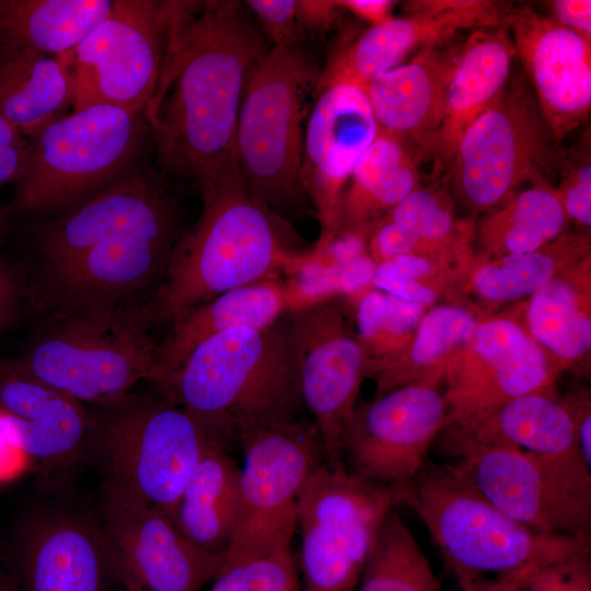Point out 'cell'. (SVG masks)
<instances>
[{
  "mask_svg": "<svg viewBox=\"0 0 591 591\" xmlns=\"http://www.w3.org/2000/svg\"><path fill=\"white\" fill-rule=\"evenodd\" d=\"M459 49H420L410 61L375 77L364 88L379 130L425 152L442 119Z\"/></svg>",
  "mask_w": 591,
  "mask_h": 591,
  "instance_id": "24",
  "label": "cell"
},
{
  "mask_svg": "<svg viewBox=\"0 0 591 591\" xmlns=\"http://www.w3.org/2000/svg\"><path fill=\"white\" fill-rule=\"evenodd\" d=\"M431 269L432 263L428 257L407 254L378 263L374 271L417 280Z\"/></svg>",
  "mask_w": 591,
  "mask_h": 591,
  "instance_id": "49",
  "label": "cell"
},
{
  "mask_svg": "<svg viewBox=\"0 0 591 591\" xmlns=\"http://www.w3.org/2000/svg\"><path fill=\"white\" fill-rule=\"evenodd\" d=\"M271 46H296L298 1L248 0L244 2Z\"/></svg>",
  "mask_w": 591,
  "mask_h": 591,
  "instance_id": "42",
  "label": "cell"
},
{
  "mask_svg": "<svg viewBox=\"0 0 591 591\" xmlns=\"http://www.w3.org/2000/svg\"><path fill=\"white\" fill-rule=\"evenodd\" d=\"M359 591H442L414 534L391 508L375 532Z\"/></svg>",
  "mask_w": 591,
  "mask_h": 591,
  "instance_id": "35",
  "label": "cell"
},
{
  "mask_svg": "<svg viewBox=\"0 0 591 591\" xmlns=\"http://www.w3.org/2000/svg\"><path fill=\"white\" fill-rule=\"evenodd\" d=\"M304 407L314 417L325 462H344V440L369 361L367 347L348 328L334 299L291 306Z\"/></svg>",
  "mask_w": 591,
  "mask_h": 591,
  "instance_id": "16",
  "label": "cell"
},
{
  "mask_svg": "<svg viewBox=\"0 0 591 591\" xmlns=\"http://www.w3.org/2000/svg\"><path fill=\"white\" fill-rule=\"evenodd\" d=\"M514 57L506 26L474 30L460 46L440 126L424 152L437 166H451L465 130L507 84Z\"/></svg>",
  "mask_w": 591,
  "mask_h": 591,
  "instance_id": "25",
  "label": "cell"
},
{
  "mask_svg": "<svg viewBox=\"0 0 591 591\" xmlns=\"http://www.w3.org/2000/svg\"><path fill=\"white\" fill-rule=\"evenodd\" d=\"M526 576L510 575L484 578L460 586V589L461 591H522V580Z\"/></svg>",
  "mask_w": 591,
  "mask_h": 591,
  "instance_id": "52",
  "label": "cell"
},
{
  "mask_svg": "<svg viewBox=\"0 0 591 591\" xmlns=\"http://www.w3.org/2000/svg\"><path fill=\"white\" fill-rule=\"evenodd\" d=\"M27 313L150 303L182 235L179 197L146 161L59 210L25 218Z\"/></svg>",
  "mask_w": 591,
  "mask_h": 591,
  "instance_id": "1",
  "label": "cell"
},
{
  "mask_svg": "<svg viewBox=\"0 0 591 591\" xmlns=\"http://www.w3.org/2000/svg\"><path fill=\"white\" fill-rule=\"evenodd\" d=\"M453 468L510 519L547 534L590 536L591 470L506 445L451 453Z\"/></svg>",
  "mask_w": 591,
  "mask_h": 591,
  "instance_id": "14",
  "label": "cell"
},
{
  "mask_svg": "<svg viewBox=\"0 0 591 591\" xmlns=\"http://www.w3.org/2000/svg\"><path fill=\"white\" fill-rule=\"evenodd\" d=\"M240 510L221 566L290 548L297 499L309 475L325 462L315 424L293 421L243 429Z\"/></svg>",
  "mask_w": 591,
  "mask_h": 591,
  "instance_id": "12",
  "label": "cell"
},
{
  "mask_svg": "<svg viewBox=\"0 0 591 591\" xmlns=\"http://www.w3.org/2000/svg\"><path fill=\"white\" fill-rule=\"evenodd\" d=\"M99 522L121 582L150 591H198L213 580L222 556L193 544L164 511L102 488Z\"/></svg>",
  "mask_w": 591,
  "mask_h": 591,
  "instance_id": "17",
  "label": "cell"
},
{
  "mask_svg": "<svg viewBox=\"0 0 591 591\" xmlns=\"http://www.w3.org/2000/svg\"><path fill=\"white\" fill-rule=\"evenodd\" d=\"M557 171L560 184L555 188L567 218L591 225V152L590 132H584L575 147L561 151Z\"/></svg>",
  "mask_w": 591,
  "mask_h": 591,
  "instance_id": "39",
  "label": "cell"
},
{
  "mask_svg": "<svg viewBox=\"0 0 591 591\" xmlns=\"http://www.w3.org/2000/svg\"><path fill=\"white\" fill-rule=\"evenodd\" d=\"M123 583L125 586V591H150L132 582L124 581Z\"/></svg>",
  "mask_w": 591,
  "mask_h": 591,
  "instance_id": "55",
  "label": "cell"
},
{
  "mask_svg": "<svg viewBox=\"0 0 591 591\" xmlns=\"http://www.w3.org/2000/svg\"><path fill=\"white\" fill-rule=\"evenodd\" d=\"M567 221L558 195L548 183L513 194L486 218L479 241L497 256L536 252L563 234Z\"/></svg>",
  "mask_w": 591,
  "mask_h": 591,
  "instance_id": "33",
  "label": "cell"
},
{
  "mask_svg": "<svg viewBox=\"0 0 591 591\" xmlns=\"http://www.w3.org/2000/svg\"><path fill=\"white\" fill-rule=\"evenodd\" d=\"M478 323L472 312L439 305L422 315L409 348L401 356L370 359L367 374L376 382V396L398 386L443 376L439 364L472 340Z\"/></svg>",
  "mask_w": 591,
  "mask_h": 591,
  "instance_id": "31",
  "label": "cell"
},
{
  "mask_svg": "<svg viewBox=\"0 0 591 591\" xmlns=\"http://www.w3.org/2000/svg\"><path fill=\"white\" fill-rule=\"evenodd\" d=\"M338 5L335 1H298V21L310 27H325L335 18Z\"/></svg>",
  "mask_w": 591,
  "mask_h": 591,
  "instance_id": "51",
  "label": "cell"
},
{
  "mask_svg": "<svg viewBox=\"0 0 591 591\" xmlns=\"http://www.w3.org/2000/svg\"><path fill=\"white\" fill-rule=\"evenodd\" d=\"M86 408V459L100 468L102 488L134 497L171 518L202 456L233 445L161 394L129 391Z\"/></svg>",
  "mask_w": 591,
  "mask_h": 591,
  "instance_id": "5",
  "label": "cell"
},
{
  "mask_svg": "<svg viewBox=\"0 0 591 591\" xmlns=\"http://www.w3.org/2000/svg\"><path fill=\"white\" fill-rule=\"evenodd\" d=\"M73 106L69 73L60 57L0 58V115L32 138Z\"/></svg>",
  "mask_w": 591,
  "mask_h": 591,
  "instance_id": "30",
  "label": "cell"
},
{
  "mask_svg": "<svg viewBox=\"0 0 591 591\" xmlns=\"http://www.w3.org/2000/svg\"><path fill=\"white\" fill-rule=\"evenodd\" d=\"M447 428L451 429L443 442L445 453L471 445H506L544 459L587 466L571 418L554 392L515 397L480 418Z\"/></svg>",
  "mask_w": 591,
  "mask_h": 591,
  "instance_id": "26",
  "label": "cell"
},
{
  "mask_svg": "<svg viewBox=\"0 0 591 591\" xmlns=\"http://www.w3.org/2000/svg\"><path fill=\"white\" fill-rule=\"evenodd\" d=\"M155 385L232 444L245 428L298 421L304 404L289 311L206 339Z\"/></svg>",
  "mask_w": 591,
  "mask_h": 591,
  "instance_id": "3",
  "label": "cell"
},
{
  "mask_svg": "<svg viewBox=\"0 0 591 591\" xmlns=\"http://www.w3.org/2000/svg\"><path fill=\"white\" fill-rule=\"evenodd\" d=\"M240 488L241 468L229 450L208 451L183 489L174 524L200 549L223 558L237 522Z\"/></svg>",
  "mask_w": 591,
  "mask_h": 591,
  "instance_id": "29",
  "label": "cell"
},
{
  "mask_svg": "<svg viewBox=\"0 0 591 591\" xmlns=\"http://www.w3.org/2000/svg\"><path fill=\"white\" fill-rule=\"evenodd\" d=\"M27 296L23 265L0 254V337L27 313Z\"/></svg>",
  "mask_w": 591,
  "mask_h": 591,
  "instance_id": "43",
  "label": "cell"
},
{
  "mask_svg": "<svg viewBox=\"0 0 591 591\" xmlns=\"http://www.w3.org/2000/svg\"><path fill=\"white\" fill-rule=\"evenodd\" d=\"M573 424L577 444L586 465L591 468V414L587 393L576 392L561 401Z\"/></svg>",
  "mask_w": 591,
  "mask_h": 591,
  "instance_id": "47",
  "label": "cell"
},
{
  "mask_svg": "<svg viewBox=\"0 0 591 591\" xmlns=\"http://www.w3.org/2000/svg\"><path fill=\"white\" fill-rule=\"evenodd\" d=\"M198 193L201 213L176 242L149 303L158 326L229 290L297 273L316 257L286 244L279 219L248 193L239 172Z\"/></svg>",
  "mask_w": 591,
  "mask_h": 591,
  "instance_id": "4",
  "label": "cell"
},
{
  "mask_svg": "<svg viewBox=\"0 0 591 591\" xmlns=\"http://www.w3.org/2000/svg\"><path fill=\"white\" fill-rule=\"evenodd\" d=\"M548 3L555 21L591 38L590 0H554Z\"/></svg>",
  "mask_w": 591,
  "mask_h": 591,
  "instance_id": "48",
  "label": "cell"
},
{
  "mask_svg": "<svg viewBox=\"0 0 591 591\" xmlns=\"http://www.w3.org/2000/svg\"><path fill=\"white\" fill-rule=\"evenodd\" d=\"M30 147V138L0 115V189L21 179L26 170Z\"/></svg>",
  "mask_w": 591,
  "mask_h": 591,
  "instance_id": "44",
  "label": "cell"
},
{
  "mask_svg": "<svg viewBox=\"0 0 591 591\" xmlns=\"http://www.w3.org/2000/svg\"><path fill=\"white\" fill-rule=\"evenodd\" d=\"M210 591H303L290 548L221 566Z\"/></svg>",
  "mask_w": 591,
  "mask_h": 591,
  "instance_id": "38",
  "label": "cell"
},
{
  "mask_svg": "<svg viewBox=\"0 0 591 591\" xmlns=\"http://www.w3.org/2000/svg\"><path fill=\"white\" fill-rule=\"evenodd\" d=\"M404 228L422 245L425 252L449 246L455 233L450 205L437 190L415 188L385 217Z\"/></svg>",
  "mask_w": 591,
  "mask_h": 591,
  "instance_id": "37",
  "label": "cell"
},
{
  "mask_svg": "<svg viewBox=\"0 0 591 591\" xmlns=\"http://www.w3.org/2000/svg\"><path fill=\"white\" fill-rule=\"evenodd\" d=\"M439 382L405 384L357 406L346 432L348 470L387 487L394 501L421 471L429 447L448 426L449 405Z\"/></svg>",
  "mask_w": 591,
  "mask_h": 591,
  "instance_id": "15",
  "label": "cell"
},
{
  "mask_svg": "<svg viewBox=\"0 0 591 591\" xmlns=\"http://www.w3.org/2000/svg\"><path fill=\"white\" fill-rule=\"evenodd\" d=\"M317 93L304 134L302 178L316 216L332 231L340 218L343 189L379 127L360 88L340 83Z\"/></svg>",
  "mask_w": 591,
  "mask_h": 591,
  "instance_id": "20",
  "label": "cell"
},
{
  "mask_svg": "<svg viewBox=\"0 0 591 591\" xmlns=\"http://www.w3.org/2000/svg\"><path fill=\"white\" fill-rule=\"evenodd\" d=\"M16 554L22 591H106L113 573L99 520L71 509L31 513L18 532Z\"/></svg>",
  "mask_w": 591,
  "mask_h": 591,
  "instance_id": "21",
  "label": "cell"
},
{
  "mask_svg": "<svg viewBox=\"0 0 591 591\" xmlns=\"http://www.w3.org/2000/svg\"><path fill=\"white\" fill-rule=\"evenodd\" d=\"M0 414L12 445L34 461L59 467L86 457V406L37 379L18 359L0 358Z\"/></svg>",
  "mask_w": 591,
  "mask_h": 591,
  "instance_id": "23",
  "label": "cell"
},
{
  "mask_svg": "<svg viewBox=\"0 0 591 591\" xmlns=\"http://www.w3.org/2000/svg\"><path fill=\"white\" fill-rule=\"evenodd\" d=\"M392 491L323 462L297 499L303 591H354L375 532L394 507Z\"/></svg>",
  "mask_w": 591,
  "mask_h": 591,
  "instance_id": "13",
  "label": "cell"
},
{
  "mask_svg": "<svg viewBox=\"0 0 591 591\" xmlns=\"http://www.w3.org/2000/svg\"><path fill=\"white\" fill-rule=\"evenodd\" d=\"M375 223L371 229L370 247L374 259H379V263L407 254L425 256L422 245L404 228L385 218Z\"/></svg>",
  "mask_w": 591,
  "mask_h": 591,
  "instance_id": "45",
  "label": "cell"
},
{
  "mask_svg": "<svg viewBox=\"0 0 591 591\" xmlns=\"http://www.w3.org/2000/svg\"><path fill=\"white\" fill-rule=\"evenodd\" d=\"M350 179L340 217L364 227L380 220L417 187V160L406 142L378 130Z\"/></svg>",
  "mask_w": 591,
  "mask_h": 591,
  "instance_id": "32",
  "label": "cell"
},
{
  "mask_svg": "<svg viewBox=\"0 0 591 591\" xmlns=\"http://www.w3.org/2000/svg\"><path fill=\"white\" fill-rule=\"evenodd\" d=\"M560 144L520 69L471 124L450 170L461 198L473 209L505 202L523 183H548L557 171Z\"/></svg>",
  "mask_w": 591,
  "mask_h": 591,
  "instance_id": "10",
  "label": "cell"
},
{
  "mask_svg": "<svg viewBox=\"0 0 591 591\" xmlns=\"http://www.w3.org/2000/svg\"><path fill=\"white\" fill-rule=\"evenodd\" d=\"M0 591H18V589L10 579L0 577Z\"/></svg>",
  "mask_w": 591,
  "mask_h": 591,
  "instance_id": "54",
  "label": "cell"
},
{
  "mask_svg": "<svg viewBox=\"0 0 591 591\" xmlns=\"http://www.w3.org/2000/svg\"><path fill=\"white\" fill-rule=\"evenodd\" d=\"M338 8H345L372 25L393 18L394 2L390 0H343L335 1Z\"/></svg>",
  "mask_w": 591,
  "mask_h": 591,
  "instance_id": "50",
  "label": "cell"
},
{
  "mask_svg": "<svg viewBox=\"0 0 591 591\" xmlns=\"http://www.w3.org/2000/svg\"><path fill=\"white\" fill-rule=\"evenodd\" d=\"M588 245L587 235L561 234L536 252L499 256L478 268L473 278L474 289L493 302L532 296L557 276L560 267L583 255Z\"/></svg>",
  "mask_w": 591,
  "mask_h": 591,
  "instance_id": "36",
  "label": "cell"
},
{
  "mask_svg": "<svg viewBox=\"0 0 591 591\" xmlns=\"http://www.w3.org/2000/svg\"><path fill=\"white\" fill-rule=\"evenodd\" d=\"M372 281L387 294L422 306L433 303L437 299V293L430 287L415 279L374 271Z\"/></svg>",
  "mask_w": 591,
  "mask_h": 591,
  "instance_id": "46",
  "label": "cell"
},
{
  "mask_svg": "<svg viewBox=\"0 0 591 591\" xmlns=\"http://www.w3.org/2000/svg\"><path fill=\"white\" fill-rule=\"evenodd\" d=\"M395 503L407 505L422 521L459 587L590 556V536L524 526L486 500L451 464L426 462Z\"/></svg>",
  "mask_w": 591,
  "mask_h": 591,
  "instance_id": "6",
  "label": "cell"
},
{
  "mask_svg": "<svg viewBox=\"0 0 591 591\" xmlns=\"http://www.w3.org/2000/svg\"><path fill=\"white\" fill-rule=\"evenodd\" d=\"M148 304L38 320L16 358L44 383L83 405L117 398L151 380L160 339Z\"/></svg>",
  "mask_w": 591,
  "mask_h": 591,
  "instance_id": "8",
  "label": "cell"
},
{
  "mask_svg": "<svg viewBox=\"0 0 591 591\" xmlns=\"http://www.w3.org/2000/svg\"><path fill=\"white\" fill-rule=\"evenodd\" d=\"M406 14L371 25L339 54L320 76L316 91L333 84L364 88L378 76L399 66L416 48L445 44L456 32L486 25L477 0H418L404 4Z\"/></svg>",
  "mask_w": 591,
  "mask_h": 591,
  "instance_id": "22",
  "label": "cell"
},
{
  "mask_svg": "<svg viewBox=\"0 0 591 591\" xmlns=\"http://www.w3.org/2000/svg\"><path fill=\"white\" fill-rule=\"evenodd\" d=\"M505 26L560 144L591 111V38L525 4L507 8Z\"/></svg>",
  "mask_w": 591,
  "mask_h": 591,
  "instance_id": "19",
  "label": "cell"
},
{
  "mask_svg": "<svg viewBox=\"0 0 591 591\" xmlns=\"http://www.w3.org/2000/svg\"><path fill=\"white\" fill-rule=\"evenodd\" d=\"M467 347L474 358L453 361L445 374L448 426L480 418L525 394L553 392L557 367L517 322L478 323Z\"/></svg>",
  "mask_w": 591,
  "mask_h": 591,
  "instance_id": "18",
  "label": "cell"
},
{
  "mask_svg": "<svg viewBox=\"0 0 591 591\" xmlns=\"http://www.w3.org/2000/svg\"><path fill=\"white\" fill-rule=\"evenodd\" d=\"M179 0H113L107 15L60 57L73 109L105 104L143 113L157 89Z\"/></svg>",
  "mask_w": 591,
  "mask_h": 591,
  "instance_id": "11",
  "label": "cell"
},
{
  "mask_svg": "<svg viewBox=\"0 0 591 591\" xmlns=\"http://www.w3.org/2000/svg\"><path fill=\"white\" fill-rule=\"evenodd\" d=\"M245 3L179 0L143 114L159 170L197 192L239 172L235 131L248 80L271 48Z\"/></svg>",
  "mask_w": 591,
  "mask_h": 591,
  "instance_id": "2",
  "label": "cell"
},
{
  "mask_svg": "<svg viewBox=\"0 0 591 591\" xmlns=\"http://www.w3.org/2000/svg\"><path fill=\"white\" fill-rule=\"evenodd\" d=\"M317 68L297 46H271L241 104L235 160L248 193L278 219L316 215L302 178L306 95Z\"/></svg>",
  "mask_w": 591,
  "mask_h": 591,
  "instance_id": "7",
  "label": "cell"
},
{
  "mask_svg": "<svg viewBox=\"0 0 591 591\" xmlns=\"http://www.w3.org/2000/svg\"><path fill=\"white\" fill-rule=\"evenodd\" d=\"M287 288L269 278L223 292L170 323L160 339L151 381L160 383L206 339L225 331L267 326L290 310Z\"/></svg>",
  "mask_w": 591,
  "mask_h": 591,
  "instance_id": "27",
  "label": "cell"
},
{
  "mask_svg": "<svg viewBox=\"0 0 591 591\" xmlns=\"http://www.w3.org/2000/svg\"><path fill=\"white\" fill-rule=\"evenodd\" d=\"M522 591H591L590 556L545 565L522 580Z\"/></svg>",
  "mask_w": 591,
  "mask_h": 591,
  "instance_id": "41",
  "label": "cell"
},
{
  "mask_svg": "<svg viewBox=\"0 0 591 591\" xmlns=\"http://www.w3.org/2000/svg\"><path fill=\"white\" fill-rule=\"evenodd\" d=\"M589 308L587 286L558 274L531 296L526 331L558 364L576 361L591 347Z\"/></svg>",
  "mask_w": 591,
  "mask_h": 591,
  "instance_id": "34",
  "label": "cell"
},
{
  "mask_svg": "<svg viewBox=\"0 0 591 591\" xmlns=\"http://www.w3.org/2000/svg\"><path fill=\"white\" fill-rule=\"evenodd\" d=\"M113 0H0V58L61 57L107 15Z\"/></svg>",
  "mask_w": 591,
  "mask_h": 591,
  "instance_id": "28",
  "label": "cell"
},
{
  "mask_svg": "<svg viewBox=\"0 0 591 591\" xmlns=\"http://www.w3.org/2000/svg\"><path fill=\"white\" fill-rule=\"evenodd\" d=\"M30 144L8 205L12 217L42 216L86 197L144 162L151 138L143 113L96 104L49 123Z\"/></svg>",
  "mask_w": 591,
  "mask_h": 591,
  "instance_id": "9",
  "label": "cell"
},
{
  "mask_svg": "<svg viewBox=\"0 0 591 591\" xmlns=\"http://www.w3.org/2000/svg\"><path fill=\"white\" fill-rule=\"evenodd\" d=\"M12 215L8 205L0 204V251L8 234ZM1 254V253H0Z\"/></svg>",
  "mask_w": 591,
  "mask_h": 591,
  "instance_id": "53",
  "label": "cell"
},
{
  "mask_svg": "<svg viewBox=\"0 0 591 591\" xmlns=\"http://www.w3.org/2000/svg\"><path fill=\"white\" fill-rule=\"evenodd\" d=\"M425 306L407 302L391 294L372 292L360 304L359 332L372 339L383 331L392 336L404 337L417 328Z\"/></svg>",
  "mask_w": 591,
  "mask_h": 591,
  "instance_id": "40",
  "label": "cell"
}]
</instances>
